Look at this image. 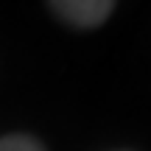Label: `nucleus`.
<instances>
[{
	"label": "nucleus",
	"instance_id": "1",
	"mask_svg": "<svg viewBox=\"0 0 151 151\" xmlns=\"http://www.w3.org/2000/svg\"><path fill=\"white\" fill-rule=\"evenodd\" d=\"M53 11L78 28H95L109 17L115 0H50Z\"/></svg>",
	"mask_w": 151,
	"mask_h": 151
},
{
	"label": "nucleus",
	"instance_id": "2",
	"mask_svg": "<svg viewBox=\"0 0 151 151\" xmlns=\"http://www.w3.org/2000/svg\"><path fill=\"white\" fill-rule=\"evenodd\" d=\"M0 151H45V148L28 134H9L0 137Z\"/></svg>",
	"mask_w": 151,
	"mask_h": 151
}]
</instances>
